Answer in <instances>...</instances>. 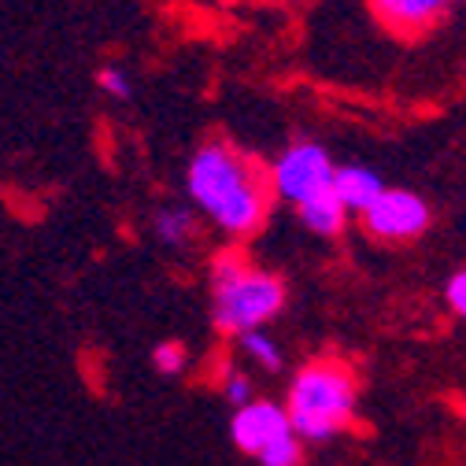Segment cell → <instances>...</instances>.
I'll return each instance as SVG.
<instances>
[{"mask_svg":"<svg viewBox=\"0 0 466 466\" xmlns=\"http://www.w3.org/2000/svg\"><path fill=\"white\" fill-rule=\"evenodd\" d=\"M238 340H241V348H245V352H248L267 374H278V370L285 367L281 348H278V340H274L267 329H248V333H241Z\"/></svg>","mask_w":466,"mask_h":466,"instance_id":"11","label":"cell"},{"mask_svg":"<svg viewBox=\"0 0 466 466\" xmlns=\"http://www.w3.org/2000/svg\"><path fill=\"white\" fill-rule=\"evenodd\" d=\"M293 433L308 444H326L356 422V378L337 360H315L297 370L285 396Z\"/></svg>","mask_w":466,"mask_h":466,"instance_id":"2","label":"cell"},{"mask_svg":"<svg viewBox=\"0 0 466 466\" xmlns=\"http://www.w3.org/2000/svg\"><path fill=\"white\" fill-rule=\"evenodd\" d=\"M374 15L400 37H419L444 19L451 0H370Z\"/></svg>","mask_w":466,"mask_h":466,"instance_id":"7","label":"cell"},{"mask_svg":"<svg viewBox=\"0 0 466 466\" xmlns=\"http://www.w3.org/2000/svg\"><path fill=\"white\" fill-rule=\"evenodd\" d=\"M333 159L322 145L315 141H297L289 145L274 163H270V193L281 197L285 204L300 208L308 197L322 193L333 186Z\"/></svg>","mask_w":466,"mask_h":466,"instance_id":"4","label":"cell"},{"mask_svg":"<svg viewBox=\"0 0 466 466\" xmlns=\"http://www.w3.org/2000/svg\"><path fill=\"white\" fill-rule=\"evenodd\" d=\"M222 392H226V400L233 403V407H245L248 400H256V392H252V381L245 378V374H226V381H222Z\"/></svg>","mask_w":466,"mask_h":466,"instance_id":"15","label":"cell"},{"mask_svg":"<svg viewBox=\"0 0 466 466\" xmlns=\"http://www.w3.org/2000/svg\"><path fill=\"white\" fill-rule=\"evenodd\" d=\"M152 233L167 248H186L197 238V218L189 208H159L152 215Z\"/></svg>","mask_w":466,"mask_h":466,"instance_id":"10","label":"cell"},{"mask_svg":"<svg viewBox=\"0 0 466 466\" xmlns=\"http://www.w3.org/2000/svg\"><path fill=\"white\" fill-rule=\"evenodd\" d=\"M444 300H448V308H451L459 319H466V270H455V274L448 278Z\"/></svg>","mask_w":466,"mask_h":466,"instance_id":"16","label":"cell"},{"mask_svg":"<svg viewBox=\"0 0 466 466\" xmlns=\"http://www.w3.org/2000/svg\"><path fill=\"white\" fill-rule=\"evenodd\" d=\"M293 426H289V415L285 407L274 403V400H248L245 407L233 411V422H229V437L245 455L259 459L274 441L289 437Z\"/></svg>","mask_w":466,"mask_h":466,"instance_id":"6","label":"cell"},{"mask_svg":"<svg viewBox=\"0 0 466 466\" xmlns=\"http://www.w3.org/2000/svg\"><path fill=\"white\" fill-rule=\"evenodd\" d=\"M297 215H300L304 229H311L315 238H337V233L344 229V222H348V208L340 204V197L333 193V186L322 189V193H315V197H308L297 208Z\"/></svg>","mask_w":466,"mask_h":466,"instance_id":"9","label":"cell"},{"mask_svg":"<svg viewBox=\"0 0 466 466\" xmlns=\"http://www.w3.org/2000/svg\"><path fill=\"white\" fill-rule=\"evenodd\" d=\"M385 182L378 178V174L370 167H360V163H348V167H337L333 170V193L340 197V204L348 208V215L352 211H367L378 197H381Z\"/></svg>","mask_w":466,"mask_h":466,"instance_id":"8","label":"cell"},{"mask_svg":"<svg viewBox=\"0 0 466 466\" xmlns=\"http://www.w3.org/2000/svg\"><path fill=\"white\" fill-rule=\"evenodd\" d=\"M430 204L411 189H381L363 211V226L378 241H415L430 229Z\"/></svg>","mask_w":466,"mask_h":466,"instance_id":"5","label":"cell"},{"mask_svg":"<svg viewBox=\"0 0 466 466\" xmlns=\"http://www.w3.org/2000/svg\"><path fill=\"white\" fill-rule=\"evenodd\" d=\"M300 459H304V441L297 433H289L259 455V466H300Z\"/></svg>","mask_w":466,"mask_h":466,"instance_id":"13","label":"cell"},{"mask_svg":"<svg viewBox=\"0 0 466 466\" xmlns=\"http://www.w3.org/2000/svg\"><path fill=\"white\" fill-rule=\"evenodd\" d=\"M189 200L233 241H245L267 222L270 170L226 141H204L186 170Z\"/></svg>","mask_w":466,"mask_h":466,"instance_id":"1","label":"cell"},{"mask_svg":"<svg viewBox=\"0 0 466 466\" xmlns=\"http://www.w3.org/2000/svg\"><path fill=\"white\" fill-rule=\"evenodd\" d=\"M186 363H189V352H186V344H182V340H163V344H156V352H152V367H156V374H163V378H178V374L186 370Z\"/></svg>","mask_w":466,"mask_h":466,"instance_id":"12","label":"cell"},{"mask_svg":"<svg viewBox=\"0 0 466 466\" xmlns=\"http://www.w3.org/2000/svg\"><path fill=\"white\" fill-rule=\"evenodd\" d=\"M285 308V281L248 263L245 252L229 248L211 263V311L215 326L229 337L263 329Z\"/></svg>","mask_w":466,"mask_h":466,"instance_id":"3","label":"cell"},{"mask_svg":"<svg viewBox=\"0 0 466 466\" xmlns=\"http://www.w3.org/2000/svg\"><path fill=\"white\" fill-rule=\"evenodd\" d=\"M96 82H100V89H104L107 96H115V100H130V96H134V82H130V75H127L119 64L100 67V71H96Z\"/></svg>","mask_w":466,"mask_h":466,"instance_id":"14","label":"cell"}]
</instances>
